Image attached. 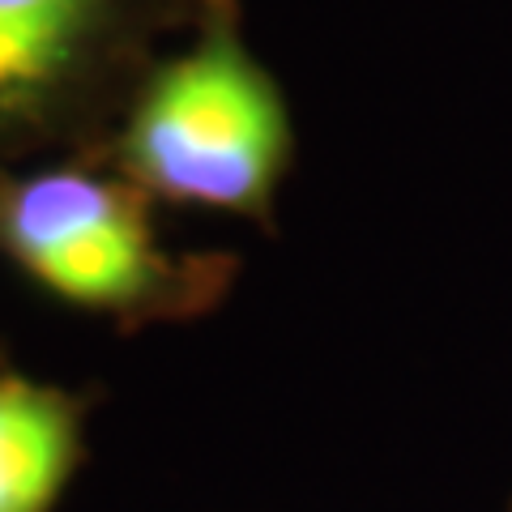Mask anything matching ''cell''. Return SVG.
<instances>
[{
	"label": "cell",
	"mask_w": 512,
	"mask_h": 512,
	"mask_svg": "<svg viewBox=\"0 0 512 512\" xmlns=\"http://www.w3.org/2000/svg\"><path fill=\"white\" fill-rule=\"evenodd\" d=\"M99 158L158 205L274 222L295 120L235 0H201L197 35L141 69Z\"/></svg>",
	"instance_id": "1"
},
{
	"label": "cell",
	"mask_w": 512,
	"mask_h": 512,
	"mask_svg": "<svg viewBox=\"0 0 512 512\" xmlns=\"http://www.w3.org/2000/svg\"><path fill=\"white\" fill-rule=\"evenodd\" d=\"M154 205L103 158L0 167V261L120 329L192 325L227 303L239 256L167 244Z\"/></svg>",
	"instance_id": "2"
},
{
	"label": "cell",
	"mask_w": 512,
	"mask_h": 512,
	"mask_svg": "<svg viewBox=\"0 0 512 512\" xmlns=\"http://www.w3.org/2000/svg\"><path fill=\"white\" fill-rule=\"evenodd\" d=\"M167 0H0V167L82 137L141 77Z\"/></svg>",
	"instance_id": "3"
},
{
	"label": "cell",
	"mask_w": 512,
	"mask_h": 512,
	"mask_svg": "<svg viewBox=\"0 0 512 512\" xmlns=\"http://www.w3.org/2000/svg\"><path fill=\"white\" fill-rule=\"evenodd\" d=\"M86 444V393L0 363V512H56Z\"/></svg>",
	"instance_id": "4"
}]
</instances>
